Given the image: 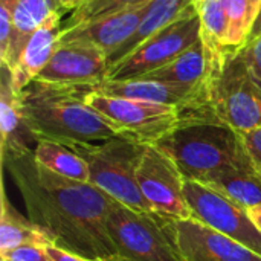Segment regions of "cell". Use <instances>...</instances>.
Here are the masks:
<instances>
[{"label":"cell","mask_w":261,"mask_h":261,"mask_svg":"<svg viewBox=\"0 0 261 261\" xmlns=\"http://www.w3.org/2000/svg\"><path fill=\"white\" fill-rule=\"evenodd\" d=\"M28 211L49 242L69 252L107 261L118 251L107 229L112 197L90 182L70 180L43 168L34 153L2 159Z\"/></svg>","instance_id":"cell-1"},{"label":"cell","mask_w":261,"mask_h":261,"mask_svg":"<svg viewBox=\"0 0 261 261\" xmlns=\"http://www.w3.org/2000/svg\"><path fill=\"white\" fill-rule=\"evenodd\" d=\"M89 87L63 86L34 80L23 87L20 104L23 116L38 141L64 145L102 142L119 135L87 101Z\"/></svg>","instance_id":"cell-2"},{"label":"cell","mask_w":261,"mask_h":261,"mask_svg":"<svg viewBox=\"0 0 261 261\" xmlns=\"http://www.w3.org/2000/svg\"><path fill=\"white\" fill-rule=\"evenodd\" d=\"M156 147L174 161L187 180L202 182L223 167L251 162L240 133L210 109L185 113L180 124Z\"/></svg>","instance_id":"cell-3"},{"label":"cell","mask_w":261,"mask_h":261,"mask_svg":"<svg viewBox=\"0 0 261 261\" xmlns=\"http://www.w3.org/2000/svg\"><path fill=\"white\" fill-rule=\"evenodd\" d=\"M67 147L86 161L89 182L93 187L135 211L153 213L144 200L136 180V170L145 150L144 144L116 135L102 142L70 144Z\"/></svg>","instance_id":"cell-4"},{"label":"cell","mask_w":261,"mask_h":261,"mask_svg":"<svg viewBox=\"0 0 261 261\" xmlns=\"http://www.w3.org/2000/svg\"><path fill=\"white\" fill-rule=\"evenodd\" d=\"M107 229L118 255L130 261H185L177 245L176 220L135 211L112 199Z\"/></svg>","instance_id":"cell-5"},{"label":"cell","mask_w":261,"mask_h":261,"mask_svg":"<svg viewBox=\"0 0 261 261\" xmlns=\"http://www.w3.org/2000/svg\"><path fill=\"white\" fill-rule=\"evenodd\" d=\"M213 113L239 133L261 127V86L251 75L240 49H228L222 66L206 80Z\"/></svg>","instance_id":"cell-6"},{"label":"cell","mask_w":261,"mask_h":261,"mask_svg":"<svg viewBox=\"0 0 261 261\" xmlns=\"http://www.w3.org/2000/svg\"><path fill=\"white\" fill-rule=\"evenodd\" d=\"M86 101L109 121L119 135L144 145H156L184 119V112L177 107L109 96L98 93L90 87L86 93Z\"/></svg>","instance_id":"cell-7"},{"label":"cell","mask_w":261,"mask_h":261,"mask_svg":"<svg viewBox=\"0 0 261 261\" xmlns=\"http://www.w3.org/2000/svg\"><path fill=\"white\" fill-rule=\"evenodd\" d=\"M199 40L200 18L194 2V5L184 15L150 37L122 60L110 66L107 80H133L150 73L173 61Z\"/></svg>","instance_id":"cell-8"},{"label":"cell","mask_w":261,"mask_h":261,"mask_svg":"<svg viewBox=\"0 0 261 261\" xmlns=\"http://www.w3.org/2000/svg\"><path fill=\"white\" fill-rule=\"evenodd\" d=\"M184 193L193 219L261 255V232L246 208L197 180L185 179Z\"/></svg>","instance_id":"cell-9"},{"label":"cell","mask_w":261,"mask_h":261,"mask_svg":"<svg viewBox=\"0 0 261 261\" xmlns=\"http://www.w3.org/2000/svg\"><path fill=\"white\" fill-rule=\"evenodd\" d=\"M136 180L153 213L176 222L191 217L184 193L185 177L174 161L156 145H145Z\"/></svg>","instance_id":"cell-10"},{"label":"cell","mask_w":261,"mask_h":261,"mask_svg":"<svg viewBox=\"0 0 261 261\" xmlns=\"http://www.w3.org/2000/svg\"><path fill=\"white\" fill-rule=\"evenodd\" d=\"M109 69L110 64L104 52L83 44L60 43L35 80L63 86L95 87L107 80Z\"/></svg>","instance_id":"cell-11"},{"label":"cell","mask_w":261,"mask_h":261,"mask_svg":"<svg viewBox=\"0 0 261 261\" xmlns=\"http://www.w3.org/2000/svg\"><path fill=\"white\" fill-rule=\"evenodd\" d=\"M90 89L109 96L130 98V99L177 107L184 113L211 109L208 104L206 86H182V84L133 78V80H121V81L106 80L101 84Z\"/></svg>","instance_id":"cell-12"},{"label":"cell","mask_w":261,"mask_h":261,"mask_svg":"<svg viewBox=\"0 0 261 261\" xmlns=\"http://www.w3.org/2000/svg\"><path fill=\"white\" fill-rule=\"evenodd\" d=\"M148 3L63 28L60 43L89 46L104 52L109 58L133 35Z\"/></svg>","instance_id":"cell-13"},{"label":"cell","mask_w":261,"mask_h":261,"mask_svg":"<svg viewBox=\"0 0 261 261\" xmlns=\"http://www.w3.org/2000/svg\"><path fill=\"white\" fill-rule=\"evenodd\" d=\"M176 232L185 261H261L249 248L193 217L177 220Z\"/></svg>","instance_id":"cell-14"},{"label":"cell","mask_w":261,"mask_h":261,"mask_svg":"<svg viewBox=\"0 0 261 261\" xmlns=\"http://www.w3.org/2000/svg\"><path fill=\"white\" fill-rule=\"evenodd\" d=\"M37 136L29 128L20 104L18 90L12 84L11 72L2 66L0 75V154L5 156L34 153Z\"/></svg>","instance_id":"cell-15"},{"label":"cell","mask_w":261,"mask_h":261,"mask_svg":"<svg viewBox=\"0 0 261 261\" xmlns=\"http://www.w3.org/2000/svg\"><path fill=\"white\" fill-rule=\"evenodd\" d=\"M61 32L63 28L60 12H55L28 37L15 64L9 69L12 84L18 92L34 81L46 67L60 44Z\"/></svg>","instance_id":"cell-16"},{"label":"cell","mask_w":261,"mask_h":261,"mask_svg":"<svg viewBox=\"0 0 261 261\" xmlns=\"http://www.w3.org/2000/svg\"><path fill=\"white\" fill-rule=\"evenodd\" d=\"M0 3L9 9L14 24L9 50L2 66L12 69L28 37L60 11L55 0H0Z\"/></svg>","instance_id":"cell-17"},{"label":"cell","mask_w":261,"mask_h":261,"mask_svg":"<svg viewBox=\"0 0 261 261\" xmlns=\"http://www.w3.org/2000/svg\"><path fill=\"white\" fill-rule=\"evenodd\" d=\"M202 184L214 188L246 210L261 205V176L252 162L223 167L206 176Z\"/></svg>","instance_id":"cell-18"},{"label":"cell","mask_w":261,"mask_h":261,"mask_svg":"<svg viewBox=\"0 0 261 261\" xmlns=\"http://www.w3.org/2000/svg\"><path fill=\"white\" fill-rule=\"evenodd\" d=\"M194 2L196 0H151L147 5L133 35L107 58L109 64L113 66L125 55L133 52L144 41H147L150 37H153L154 34L167 28L170 23L177 20L194 5Z\"/></svg>","instance_id":"cell-19"},{"label":"cell","mask_w":261,"mask_h":261,"mask_svg":"<svg viewBox=\"0 0 261 261\" xmlns=\"http://www.w3.org/2000/svg\"><path fill=\"white\" fill-rule=\"evenodd\" d=\"M208 67L202 40L190 46L165 66L139 76V80L162 81L182 86H206Z\"/></svg>","instance_id":"cell-20"},{"label":"cell","mask_w":261,"mask_h":261,"mask_svg":"<svg viewBox=\"0 0 261 261\" xmlns=\"http://www.w3.org/2000/svg\"><path fill=\"white\" fill-rule=\"evenodd\" d=\"M0 203V257L21 246H46L50 243L49 239L29 220V217L21 216L15 210L6 196L5 187L2 190Z\"/></svg>","instance_id":"cell-21"},{"label":"cell","mask_w":261,"mask_h":261,"mask_svg":"<svg viewBox=\"0 0 261 261\" xmlns=\"http://www.w3.org/2000/svg\"><path fill=\"white\" fill-rule=\"evenodd\" d=\"M35 161L50 173L78 182H89V167L86 161L70 147L55 141H40L35 151Z\"/></svg>","instance_id":"cell-22"},{"label":"cell","mask_w":261,"mask_h":261,"mask_svg":"<svg viewBox=\"0 0 261 261\" xmlns=\"http://www.w3.org/2000/svg\"><path fill=\"white\" fill-rule=\"evenodd\" d=\"M228 32H226V47L242 49L252 31V20L246 0H223Z\"/></svg>","instance_id":"cell-23"},{"label":"cell","mask_w":261,"mask_h":261,"mask_svg":"<svg viewBox=\"0 0 261 261\" xmlns=\"http://www.w3.org/2000/svg\"><path fill=\"white\" fill-rule=\"evenodd\" d=\"M151 0H86L81 6H78L75 11L70 12V17L67 18L66 24L63 28H70L112 12L124 11L127 8L145 5Z\"/></svg>","instance_id":"cell-24"},{"label":"cell","mask_w":261,"mask_h":261,"mask_svg":"<svg viewBox=\"0 0 261 261\" xmlns=\"http://www.w3.org/2000/svg\"><path fill=\"white\" fill-rule=\"evenodd\" d=\"M240 52H242V57H243L251 75L261 86V35H258L254 40H249L240 49Z\"/></svg>","instance_id":"cell-25"},{"label":"cell","mask_w":261,"mask_h":261,"mask_svg":"<svg viewBox=\"0 0 261 261\" xmlns=\"http://www.w3.org/2000/svg\"><path fill=\"white\" fill-rule=\"evenodd\" d=\"M240 136L243 139L246 153H248L254 168L261 176V127L251 130V132L240 133Z\"/></svg>","instance_id":"cell-26"},{"label":"cell","mask_w":261,"mask_h":261,"mask_svg":"<svg viewBox=\"0 0 261 261\" xmlns=\"http://www.w3.org/2000/svg\"><path fill=\"white\" fill-rule=\"evenodd\" d=\"M2 258H6L9 261H54L44 251V246H38V245L21 246L3 255Z\"/></svg>","instance_id":"cell-27"},{"label":"cell","mask_w":261,"mask_h":261,"mask_svg":"<svg viewBox=\"0 0 261 261\" xmlns=\"http://www.w3.org/2000/svg\"><path fill=\"white\" fill-rule=\"evenodd\" d=\"M12 31H14V24H12L11 12L5 5L0 3V63H3L8 55Z\"/></svg>","instance_id":"cell-28"},{"label":"cell","mask_w":261,"mask_h":261,"mask_svg":"<svg viewBox=\"0 0 261 261\" xmlns=\"http://www.w3.org/2000/svg\"><path fill=\"white\" fill-rule=\"evenodd\" d=\"M44 251L47 252V255H49L54 261H102L87 258V257H83V255L69 252V251L61 249V248H58V246H55V245H52V243L46 245V246H44Z\"/></svg>","instance_id":"cell-29"},{"label":"cell","mask_w":261,"mask_h":261,"mask_svg":"<svg viewBox=\"0 0 261 261\" xmlns=\"http://www.w3.org/2000/svg\"><path fill=\"white\" fill-rule=\"evenodd\" d=\"M248 2V8H249V14H251V20H252V28H254V23L260 14L261 9V0H246Z\"/></svg>","instance_id":"cell-30"},{"label":"cell","mask_w":261,"mask_h":261,"mask_svg":"<svg viewBox=\"0 0 261 261\" xmlns=\"http://www.w3.org/2000/svg\"><path fill=\"white\" fill-rule=\"evenodd\" d=\"M248 211H249V216H251L252 222L255 223V226L260 229L261 232V205L254 206V208H251V210H248Z\"/></svg>","instance_id":"cell-31"},{"label":"cell","mask_w":261,"mask_h":261,"mask_svg":"<svg viewBox=\"0 0 261 261\" xmlns=\"http://www.w3.org/2000/svg\"><path fill=\"white\" fill-rule=\"evenodd\" d=\"M258 35H261V9H260L258 17H257V20H255V23H254V28H252V31H251V35H249L248 41H249V40L257 38ZM248 41H246V43H248Z\"/></svg>","instance_id":"cell-32"},{"label":"cell","mask_w":261,"mask_h":261,"mask_svg":"<svg viewBox=\"0 0 261 261\" xmlns=\"http://www.w3.org/2000/svg\"><path fill=\"white\" fill-rule=\"evenodd\" d=\"M84 2H86V0H73V11H75V9H76L78 6H81V5H83Z\"/></svg>","instance_id":"cell-33"},{"label":"cell","mask_w":261,"mask_h":261,"mask_svg":"<svg viewBox=\"0 0 261 261\" xmlns=\"http://www.w3.org/2000/svg\"><path fill=\"white\" fill-rule=\"evenodd\" d=\"M107 261H130V260H125V258H122V257L116 255V257H113V258H110V260H107Z\"/></svg>","instance_id":"cell-34"},{"label":"cell","mask_w":261,"mask_h":261,"mask_svg":"<svg viewBox=\"0 0 261 261\" xmlns=\"http://www.w3.org/2000/svg\"><path fill=\"white\" fill-rule=\"evenodd\" d=\"M0 261H9V260H6V258H2V257H0Z\"/></svg>","instance_id":"cell-35"}]
</instances>
